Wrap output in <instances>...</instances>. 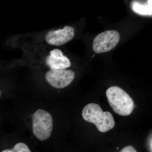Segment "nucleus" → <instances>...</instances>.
Returning <instances> with one entry per match:
<instances>
[{
	"instance_id": "nucleus-1",
	"label": "nucleus",
	"mask_w": 152,
	"mask_h": 152,
	"mask_svg": "<svg viewBox=\"0 0 152 152\" xmlns=\"http://www.w3.org/2000/svg\"><path fill=\"white\" fill-rule=\"evenodd\" d=\"M82 115L85 121L94 124L101 132H106L115 126V120L113 115L110 112L103 111L98 104H87L82 110Z\"/></svg>"
},
{
	"instance_id": "nucleus-2",
	"label": "nucleus",
	"mask_w": 152,
	"mask_h": 152,
	"mask_svg": "<svg viewBox=\"0 0 152 152\" xmlns=\"http://www.w3.org/2000/svg\"><path fill=\"white\" fill-rule=\"evenodd\" d=\"M108 102L116 113L126 116L132 113L134 108L132 99L127 93L120 87L112 86L106 92Z\"/></svg>"
},
{
	"instance_id": "nucleus-3",
	"label": "nucleus",
	"mask_w": 152,
	"mask_h": 152,
	"mask_svg": "<svg viewBox=\"0 0 152 152\" xmlns=\"http://www.w3.org/2000/svg\"><path fill=\"white\" fill-rule=\"evenodd\" d=\"M32 128L34 136L41 141L50 137L53 129V118L49 112L38 109L32 115Z\"/></svg>"
},
{
	"instance_id": "nucleus-4",
	"label": "nucleus",
	"mask_w": 152,
	"mask_h": 152,
	"mask_svg": "<svg viewBox=\"0 0 152 152\" xmlns=\"http://www.w3.org/2000/svg\"><path fill=\"white\" fill-rule=\"evenodd\" d=\"M120 39V34L117 31L109 30L101 33L93 41V50L97 53L110 51L118 45Z\"/></svg>"
},
{
	"instance_id": "nucleus-5",
	"label": "nucleus",
	"mask_w": 152,
	"mask_h": 152,
	"mask_svg": "<svg viewBox=\"0 0 152 152\" xmlns=\"http://www.w3.org/2000/svg\"><path fill=\"white\" fill-rule=\"evenodd\" d=\"M75 73L72 70L50 69L45 74L47 83L53 88L62 89L67 87L73 81Z\"/></svg>"
},
{
	"instance_id": "nucleus-6",
	"label": "nucleus",
	"mask_w": 152,
	"mask_h": 152,
	"mask_svg": "<svg viewBox=\"0 0 152 152\" xmlns=\"http://www.w3.org/2000/svg\"><path fill=\"white\" fill-rule=\"evenodd\" d=\"M75 35L72 27L65 26L63 28L50 31L45 36L46 42L52 46H60L72 40Z\"/></svg>"
},
{
	"instance_id": "nucleus-7",
	"label": "nucleus",
	"mask_w": 152,
	"mask_h": 152,
	"mask_svg": "<svg viewBox=\"0 0 152 152\" xmlns=\"http://www.w3.org/2000/svg\"><path fill=\"white\" fill-rule=\"evenodd\" d=\"M45 63L50 69H64L71 66L70 61L58 49L50 51L46 58Z\"/></svg>"
},
{
	"instance_id": "nucleus-8",
	"label": "nucleus",
	"mask_w": 152,
	"mask_h": 152,
	"mask_svg": "<svg viewBox=\"0 0 152 152\" xmlns=\"http://www.w3.org/2000/svg\"><path fill=\"white\" fill-rule=\"evenodd\" d=\"M132 6L133 10L137 13L144 15H152V0H148L145 4L134 2Z\"/></svg>"
},
{
	"instance_id": "nucleus-9",
	"label": "nucleus",
	"mask_w": 152,
	"mask_h": 152,
	"mask_svg": "<svg viewBox=\"0 0 152 152\" xmlns=\"http://www.w3.org/2000/svg\"><path fill=\"white\" fill-rule=\"evenodd\" d=\"M2 152H31L26 144L23 142L18 143L11 149H7L3 150Z\"/></svg>"
},
{
	"instance_id": "nucleus-10",
	"label": "nucleus",
	"mask_w": 152,
	"mask_h": 152,
	"mask_svg": "<svg viewBox=\"0 0 152 152\" xmlns=\"http://www.w3.org/2000/svg\"><path fill=\"white\" fill-rule=\"evenodd\" d=\"M121 152H137V150L132 146H128L123 148L121 150Z\"/></svg>"
},
{
	"instance_id": "nucleus-11",
	"label": "nucleus",
	"mask_w": 152,
	"mask_h": 152,
	"mask_svg": "<svg viewBox=\"0 0 152 152\" xmlns=\"http://www.w3.org/2000/svg\"><path fill=\"white\" fill-rule=\"evenodd\" d=\"M151 148H152V140L151 141Z\"/></svg>"
}]
</instances>
